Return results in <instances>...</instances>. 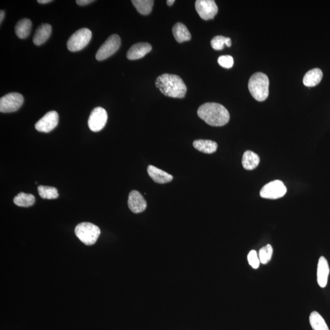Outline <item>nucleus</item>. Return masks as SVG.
Masks as SVG:
<instances>
[{
    "mask_svg": "<svg viewBox=\"0 0 330 330\" xmlns=\"http://www.w3.org/2000/svg\"><path fill=\"white\" fill-rule=\"evenodd\" d=\"M198 115L207 124L214 127H221L228 123L230 115L222 105L217 103H206L199 107Z\"/></svg>",
    "mask_w": 330,
    "mask_h": 330,
    "instance_id": "1",
    "label": "nucleus"
},
{
    "mask_svg": "<svg viewBox=\"0 0 330 330\" xmlns=\"http://www.w3.org/2000/svg\"><path fill=\"white\" fill-rule=\"evenodd\" d=\"M155 86L165 96L183 99L186 93V86L180 76L165 73L156 79Z\"/></svg>",
    "mask_w": 330,
    "mask_h": 330,
    "instance_id": "2",
    "label": "nucleus"
},
{
    "mask_svg": "<svg viewBox=\"0 0 330 330\" xmlns=\"http://www.w3.org/2000/svg\"><path fill=\"white\" fill-rule=\"evenodd\" d=\"M248 89L257 101H265L269 94V80L267 75L262 73L253 74L248 82Z\"/></svg>",
    "mask_w": 330,
    "mask_h": 330,
    "instance_id": "3",
    "label": "nucleus"
},
{
    "mask_svg": "<svg viewBox=\"0 0 330 330\" xmlns=\"http://www.w3.org/2000/svg\"><path fill=\"white\" fill-rule=\"evenodd\" d=\"M76 236L84 244L92 245L95 244L101 235V229L91 222H84L78 224L75 229Z\"/></svg>",
    "mask_w": 330,
    "mask_h": 330,
    "instance_id": "4",
    "label": "nucleus"
},
{
    "mask_svg": "<svg viewBox=\"0 0 330 330\" xmlns=\"http://www.w3.org/2000/svg\"><path fill=\"white\" fill-rule=\"evenodd\" d=\"M92 38V32L88 28H81L74 33L67 43L68 50L75 52L83 50L88 45Z\"/></svg>",
    "mask_w": 330,
    "mask_h": 330,
    "instance_id": "5",
    "label": "nucleus"
},
{
    "mask_svg": "<svg viewBox=\"0 0 330 330\" xmlns=\"http://www.w3.org/2000/svg\"><path fill=\"white\" fill-rule=\"evenodd\" d=\"M120 46L121 38L117 35H111L97 51L96 55L97 60L103 61L113 55L119 50Z\"/></svg>",
    "mask_w": 330,
    "mask_h": 330,
    "instance_id": "6",
    "label": "nucleus"
},
{
    "mask_svg": "<svg viewBox=\"0 0 330 330\" xmlns=\"http://www.w3.org/2000/svg\"><path fill=\"white\" fill-rule=\"evenodd\" d=\"M24 101L22 94L17 93L6 94L0 99V111L4 113L16 111L22 107Z\"/></svg>",
    "mask_w": 330,
    "mask_h": 330,
    "instance_id": "7",
    "label": "nucleus"
},
{
    "mask_svg": "<svg viewBox=\"0 0 330 330\" xmlns=\"http://www.w3.org/2000/svg\"><path fill=\"white\" fill-rule=\"evenodd\" d=\"M287 192V188L282 181L276 180L271 182L263 186L260 191L263 198L276 199L282 198Z\"/></svg>",
    "mask_w": 330,
    "mask_h": 330,
    "instance_id": "8",
    "label": "nucleus"
},
{
    "mask_svg": "<svg viewBox=\"0 0 330 330\" xmlns=\"http://www.w3.org/2000/svg\"><path fill=\"white\" fill-rule=\"evenodd\" d=\"M108 119L106 110L102 107H97L92 111L88 119L89 129L94 132L101 131L104 129Z\"/></svg>",
    "mask_w": 330,
    "mask_h": 330,
    "instance_id": "9",
    "label": "nucleus"
},
{
    "mask_svg": "<svg viewBox=\"0 0 330 330\" xmlns=\"http://www.w3.org/2000/svg\"><path fill=\"white\" fill-rule=\"evenodd\" d=\"M195 8L199 16L204 20L213 19L219 11L218 6L213 0H197Z\"/></svg>",
    "mask_w": 330,
    "mask_h": 330,
    "instance_id": "10",
    "label": "nucleus"
},
{
    "mask_svg": "<svg viewBox=\"0 0 330 330\" xmlns=\"http://www.w3.org/2000/svg\"><path fill=\"white\" fill-rule=\"evenodd\" d=\"M58 112L55 111H51L48 112L39 121L37 122L35 125V128L37 131L48 133L55 129L58 124Z\"/></svg>",
    "mask_w": 330,
    "mask_h": 330,
    "instance_id": "11",
    "label": "nucleus"
},
{
    "mask_svg": "<svg viewBox=\"0 0 330 330\" xmlns=\"http://www.w3.org/2000/svg\"><path fill=\"white\" fill-rule=\"evenodd\" d=\"M128 206L130 211L135 214L142 213L147 207V203L144 197L139 191L133 190L129 195Z\"/></svg>",
    "mask_w": 330,
    "mask_h": 330,
    "instance_id": "12",
    "label": "nucleus"
},
{
    "mask_svg": "<svg viewBox=\"0 0 330 330\" xmlns=\"http://www.w3.org/2000/svg\"><path fill=\"white\" fill-rule=\"evenodd\" d=\"M152 50V46L149 43L140 42L132 45L127 53V58L130 60H137L142 58Z\"/></svg>",
    "mask_w": 330,
    "mask_h": 330,
    "instance_id": "13",
    "label": "nucleus"
},
{
    "mask_svg": "<svg viewBox=\"0 0 330 330\" xmlns=\"http://www.w3.org/2000/svg\"><path fill=\"white\" fill-rule=\"evenodd\" d=\"M330 273V267L328 261L326 257H320L317 265V283L320 287L324 288L326 287Z\"/></svg>",
    "mask_w": 330,
    "mask_h": 330,
    "instance_id": "14",
    "label": "nucleus"
},
{
    "mask_svg": "<svg viewBox=\"0 0 330 330\" xmlns=\"http://www.w3.org/2000/svg\"><path fill=\"white\" fill-rule=\"evenodd\" d=\"M148 175L156 183H170L173 180V176L165 171L155 167L154 166L149 165L147 167Z\"/></svg>",
    "mask_w": 330,
    "mask_h": 330,
    "instance_id": "15",
    "label": "nucleus"
},
{
    "mask_svg": "<svg viewBox=\"0 0 330 330\" xmlns=\"http://www.w3.org/2000/svg\"><path fill=\"white\" fill-rule=\"evenodd\" d=\"M51 34H52L51 25L48 24H42L36 31L34 37H33V42L36 45H41L47 41Z\"/></svg>",
    "mask_w": 330,
    "mask_h": 330,
    "instance_id": "16",
    "label": "nucleus"
},
{
    "mask_svg": "<svg viewBox=\"0 0 330 330\" xmlns=\"http://www.w3.org/2000/svg\"><path fill=\"white\" fill-rule=\"evenodd\" d=\"M323 78V73L319 68L311 69L304 76L303 82L304 86L314 87L319 84Z\"/></svg>",
    "mask_w": 330,
    "mask_h": 330,
    "instance_id": "17",
    "label": "nucleus"
},
{
    "mask_svg": "<svg viewBox=\"0 0 330 330\" xmlns=\"http://www.w3.org/2000/svg\"><path fill=\"white\" fill-rule=\"evenodd\" d=\"M173 34L179 43L189 41L191 39V35L187 28L181 22L177 23L173 27Z\"/></svg>",
    "mask_w": 330,
    "mask_h": 330,
    "instance_id": "18",
    "label": "nucleus"
},
{
    "mask_svg": "<svg viewBox=\"0 0 330 330\" xmlns=\"http://www.w3.org/2000/svg\"><path fill=\"white\" fill-rule=\"evenodd\" d=\"M242 166L245 170H253L257 168L260 163V158L257 153L247 150L243 155Z\"/></svg>",
    "mask_w": 330,
    "mask_h": 330,
    "instance_id": "19",
    "label": "nucleus"
},
{
    "mask_svg": "<svg viewBox=\"0 0 330 330\" xmlns=\"http://www.w3.org/2000/svg\"><path fill=\"white\" fill-rule=\"evenodd\" d=\"M193 147L199 151L211 154L217 151L218 144L212 140H198L193 142Z\"/></svg>",
    "mask_w": 330,
    "mask_h": 330,
    "instance_id": "20",
    "label": "nucleus"
},
{
    "mask_svg": "<svg viewBox=\"0 0 330 330\" xmlns=\"http://www.w3.org/2000/svg\"><path fill=\"white\" fill-rule=\"evenodd\" d=\"M32 23L30 19H23L17 23L15 28V34L20 39H26L32 31Z\"/></svg>",
    "mask_w": 330,
    "mask_h": 330,
    "instance_id": "21",
    "label": "nucleus"
},
{
    "mask_svg": "<svg viewBox=\"0 0 330 330\" xmlns=\"http://www.w3.org/2000/svg\"><path fill=\"white\" fill-rule=\"evenodd\" d=\"M309 322L313 330H329L323 317L317 311L312 312L309 316Z\"/></svg>",
    "mask_w": 330,
    "mask_h": 330,
    "instance_id": "22",
    "label": "nucleus"
},
{
    "mask_svg": "<svg viewBox=\"0 0 330 330\" xmlns=\"http://www.w3.org/2000/svg\"><path fill=\"white\" fill-rule=\"evenodd\" d=\"M132 2L140 14L147 15L151 12L154 1L153 0H132Z\"/></svg>",
    "mask_w": 330,
    "mask_h": 330,
    "instance_id": "23",
    "label": "nucleus"
},
{
    "mask_svg": "<svg viewBox=\"0 0 330 330\" xmlns=\"http://www.w3.org/2000/svg\"><path fill=\"white\" fill-rule=\"evenodd\" d=\"M14 203L19 207L32 206L35 203V197L32 194L20 193L14 198Z\"/></svg>",
    "mask_w": 330,
    "mask_h": 330,
    "instance_id": "24",
    "label": "nucleus"
},
{
    "mask_svg": "<svg viewBox=\"0 0 330 330\" xmlns=\"http://www.w3.org/2000/svg\"><path fill=\"white\" fill-rule=\"evenodd\" d=\"M39 196L43 199H54L58 198V190L53 186L40 185L37 188Z\"/></svg>",
    "mask_w": 330,
    "mask_h": 330,
    "instance_id": "25",
    "label": "nucleus"
},
{
    "mask_svg": "<svg viewBox=\"0 0 330 330\" xmlns=\"http://www.w3.org/2000/svg\"><path fill=\"white\" fill-rule=\"evenodd\" d=\"M273 252V248L272 245L270 244L260 248L259 252L260 262L263 264H266V263L269 262L272 259Z\"/></svg>",
    "mask_w": 330,
    "mask_h": 330,
    "instance_id": "26",
    "label": "nucleus"
},
{
    "mask_svg": "<svg viewBox=\"0 0 330 330\" xmlns=\"http://www.w3.org/2000/svg\"><path fill=\"white\" fill-rule=\"evenodd\" d=\"M226 37L222 36H217L211 40L212 47L216 50H222L226 45Z\"/></svg>",
    "mask_w": 330,
    "mask_h": 330,
    "instance_id": "27",
    "label": "nucleus"
},
{
    "mask_svg": "<svg viewBox=\"0 0 330 330\" xmlns=\"http://www.w3.org/2000/svg\"><path fill=\"white\" fill-rule=\"evenodd\" d=\"M248 261L249 264L255 269L259 268L260 265L259 258L258 257L257 251L252 250L248 253Z\"/></svg>",
    "mask_w": 330,
    "mask_h": 330,
    "instance_id": "28",
    "label": "nucleus"
},
{
    "mask_svg": "<svg viewBox=\"0 0 330 330\" xmlns=\"http://www.w3.org/2000/svg\"><path fill=\"white\" fill-rule=\"evenodd\" d=\"M218 63L221 67L226 69H231L234 65V59L230 55L220 56Z\"/></svg>",
    "mask_w": 330,
    "mask_h": 330,
    "instance_id": "29",
    "label": "nucleus"
},
{
    "mask_svg": "<svg viewBox=\"0 0 330 330\" xmlns=\"http://www.w3.org/2000/svg\"><path fill=\"white\" fill-rule=\"evenodd\" d=\"M94 1L93 0H76V2L80 6H85V5L90 4Z\"/></svg>",
    "mask_w": 330,
    "mask_h": 330,
    "instance_id": "30",
    "label": "nucleus"
},
{
    "mask_svg": "<svg viewBox=\"0 0 330 330\" xmlns=\"http://www.w3.org/2000/svg\"><path fill=\"white\" fill-rule=\"evenodd\" d=\"M5 16V12L3 11H0V24H2V20H3Z\"/></svg>",
    "mask_w": 330,
    "mask_h": 330,
    "instance_id": "31",
    "label": "nucleus"
},
{
    "mask_svg": "<svg viewBox=\"0 0 330 330\" xmlns=\"http://www.w3.org/2000/svg\"><path fill=\"white\" fill-rule=\"evenodd\" d=\"M52 1V0H38L37 2L40 4H47Z\"/></svg>",
    "mask_w": 330,
    "mask_h": 330,
    "instance_id": "32",
    "label": "nucleus"
},
{
    "mask_svg": "<svg viewBox=\"0 0 330 330\" xmlns=\"http://www.w3.org/2000/svg\"><path fill=\"white\" fill-rule=\"evenodd\" d=\"M232 44V41L231 39H230L229 37H226V45L227 46V47H231Z\"/></svg>",
    "mask_w": 330,
    "mask_h": 330,
    "instance_id": "33",
    "label": "nucleus"
},
{
    "mask_svg": "<svg viewBox=\"0 0 330 330\" xmlns=\"http://www.w3.org/2000/svg\"><path fill=\"white\" fill-rule=\"evenodd\" d=\"M175 0H168V1H166L169 6H172V5L175 3Z\"/></svg>",
    "mask_w": 330,
    "mask_h": 330,
    "instance_id": "34",
    "label": "nucleus"
}]
</instances>
